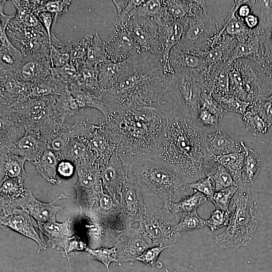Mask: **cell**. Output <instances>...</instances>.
Returning <instances> with one entry per match:
<instances>
[{"label":"cell","mask_w":272,"mask_h":272,"mask_svg":"<svg viewBox=\"0 0 272 272\" xmlns=\"http://www.w3.org/2000/svg\"><path fill=\"white\" fill-rule=\"evenodd\" d=\"M142 184L137 180L126 177L119 201L122 210V221L124 230L141 223L146 210L141 191Z\"/></svg>","instance_id":"cell-12"},{"label":"cell","mask_w":272,"mask_h":272,"mask_svg":"<svg viewBox=\"0 0 272 272\" xmlns=\"http://www.w3.org/2000/svg\"><path fill=\"white\" fill-rule=\"evenodd\" d=\"M75 169V165L71 161L63 160L57 164V174L62 178H69L73 175Z\"/></svg>","instance_id":"cell-56"},{"label":"cell","mask_w":272,"mask_h":272,"mask_svg":"<svg viewBox=\"0 0 272 272\" xmlns=\"http://www.w3.org/2000/svg\"><path fill=\"white\" fill-rule=\"evenodd\" d=\"M105 46L107 59L114 62L126 61L143 52L139 44L122 24L115 23L114 29L105 42Z\"/></svg>","instance_id":"cell-14"},{"label":"cell","mask_w":272,"mask_h":272,"mask_svg":"<svg viewBox=\"0 0 272 272\" xmlns=\"http://www.w3.org/2000/svg\"><path fill=\"white\" fill-rule=\"evenodd\" d=\"M142 184H145L163 201L164 206L179 201L194 191L175 168L156 153L135 156L123 163Z\"/></svg>","instance_id":"cell-4"},{"label":"cell","mask_w":272,"mask_h":272,"mask_svg":"<svg viewBox=\"0 0 272 272\" xmlns=\"http://www.w3.org/2000/svg\"><path fill=\"white\" fill-rule=\"evenodd\" d=\"M188 186L193 190L198 191L206 196L208 200L215 193L213 183L211 179L208 176L188 184Z\"/></svg>","instance_id":"cell-50"},{"label":"cell","mask_w":272,"mask_h":272,"mask_svg":"<svg viewBox=\"0 0 272 272\" xmlns=\"http://www.w3.org/2000/svg\"><path fill=\"white\" fill-rule=\"evenodd\" d=\"M122 77L102 98L109 113L131 106L158 107L171 86L175 74L161 54L143 52L124 61Z\"/></svg>","instance_id":"cell-2"},{"label":"cell","mask_w":272,"mask_h":272,"mask_svg":"<svg viewBox=\"0 0 272 272\" xmlns=\"http://www.w3.org/2000/svg\"><path fill=\"white\" fill-rule=\"evenodd\" d=\"M229 93L243 101L252 103L271 95L272 80L254 60L238 58L230 63Z\"/></svg>","instance_id":"cell-6"},{"label":"cell","mask_w":272,"mask_h":272,"mask_svg":"<svg viewBox=\"0 0 272 272\" xmlns=\"http://www.w3.org/2000/svg\"><path fill=\"white\" fill-rule=\"evenodd\" d=\"M123 162L115 153L108 162L99 169L100 179L107 193L119 200L127 177Z\"/></svg>","instance_id":"cell-17"},{"label":"cell","mask_w":272,"mask_h":272,"mask_svg":"<svg viewBox=\"0 0 272 272\" xmlns=\"http://www.w3.org/2000/svg\"><path fill=\"white\" fill-rule=\"evenodd\" d=\"M86 252L90 254L91 259L97 260L103 263L109 272V265L111 262H116L118 264L117 259V250L116 246L111 247H100L92 249L88 246Z\"/></svg>","instance_id":"cell-41"},{"label":"cell","mask_w":272,"mask_h":272,"mask_svg":"<svg viewBox=\"0 0 272 272\" xmlns=\"http://www.w3.org/2000/svg\"><path fill=\"white\" fill-rule=\"evenodd\" d=\"M98 82L102 92L113 88L122 77L124 61L114 62L107 60L97 66Z\"/></svg>","instance_id":"cell-26"},{"label":"cell","mask_w":272,"mask_h":272,"mask_svg":"<svg viewBox=\"0 0 272 272\" xmlns=\"http://www.w3.org/2000/svg\"><path fill=\"white\" fill-rule=\"evenodd\" d=\"M31 84L22 80L18 74L1 70V94L3 104L12 103L13 105L26 100L30 97Z\"/></svg>","instance_id":"cell-18"},{"label":"cell","mask_w":272,"mask_h":272,"mask_svg":"<svg viewBox=\"0 0 272 272\" xmlns=\"http://www.w3.org/2000/svg\"><path fill=\"white\" fill-rule=\"evenodd\" d=\"M169 61L175 73L189 72L206 76L209 66L203 56L185 51L178 45L171 49Z\"/></svg>","instance_id":"cell-19"},{"label":"cell","mask_w":272,"mask_h":272,"mask_svg":"<svg viewBox=\"0 0 272 272\" xmlns=\"http://www.w3.org/2000/svg\"><path fill=\"white\" fill-rule=\"evenodd\" d=\"M64 198L74 200L73 197L65 196L61 193L51 202H43L34 196L31 190L27 189L24 197L11 201L16 206L25 210L31 217H33L36 221L38 226L44 223L56 221L57 213L61 211L65 205L57 206L55 205V203L57 200Z\"/></svg>","instance_id":"cell-15"},{"label":"cell","mask_w":272,"mask_h":272,"mask_svg":"<svg viewBox=\"0 0 272 272\" xmlns=\"http://www.w3.org/2000/svg\"><path fill=\"white\" fill-rule=\"evenodd\" d=\"M206 176L211 179L215 192L225 189L233 185L238 186L227 169L216 162L207 172Z\"/></svg>","instance_id":"cell-36"},{"label":"cell","mask_w":272,"mask_h":272,"mask_svg":"<svg viewBox=\"0 0 272 272\" xmlns=\"http://www.w3.org/2000/svg\"><path fill=\"white\" fill-rule=\"evenodd\" d=\"M212 95L226 112H232L243 115L251 103L243 101L230 93L225 95Z\"/></svg>","instance_id":"cell-39"},{"label":"cell","mask_w":272,"mask_h":272,"mask_svg":"<svg viewBox=\"0 0 272 272\" xmlns=\"http://www.w3.org/2000/svg\"><path fill=\"white\" fill-rule=\"evenodd\" d=\"M50 56L52 67L63 66L70 61V48L68 43L64 45L53 32L51 35Z\"/></svg>","instance_id":"cell-37"},{"label":"cell","mask_w":272,"mask_h":272,"mask_svg":"<svg viewBox=\"0 0 272 272\" xmlns=\"http://www.w3.org/2000/svg\"><path fill=\"white\" fill-rule=\"evenodd\" d=\"M159 106H132L105 117L103 127L123 163L135 156L157 153L165 128Z\"/></svg>","instance_id":"cell-3"},{"label":"cell","mask_w":272,"mask_h":272,"mask_svg":"<svg viewBox=\"0 0 272 272\" xmlns=\"http://www.w3.org/2000/svg\"><path fill=\"white\" fill-rule=\"evenodd\" d=\"M206 226V220L200 218L196 210L184 212L176 226L177 231L181 232L199 229Z\"/></svg>","instance_id":"cell-42"},{"label":"cell","mask_w":272,"mask_h":272,"mask_svg":"<svg viewBox=\"0 0 272 272\" xmlns=\"http://www.w3.org/2000/svg\"><path fill=\"white\" fill-rule=\"evenodd\" d=\"M92 35L86 34L81 40L67 42L70 48V62L77 71L85 65L88 48Z\"/></svg>","instance_id":"cell-34"},{"label":"cell","mask_w":272,"mask_h":272,"mask_svg":"<svg viewBox=\"0 0 272 272\" xmlns=\"http://www.w3.org/2000/svg\"><path fill=\"white\" fill-rule=\"evenodd\" d=\"M6 1H1L0 3V31L6 32L7 28L11 21L15 17V15H8L4 13V8Z\"/></svg>","instance_id":"cell-58"},{"label":"cell","mask_w":272,"mask_h":272,"mask_svg":"<svg viewBox=\"0 0 272 272\" xmlns=\"http://www.w3.org/2000/svg\"><path fill=\"white\" fill-rule=\"evenodd\" d=\"M72 222L71 215H70L62 223L55 221L37 226L41 239L45 241L43 236H46L47 238V246L51 247L52 249H56L63 252V256L66 257L70 264V260L67 249L69 239L73 235Z\"/></svg>","instance_id":"cell-16"},{"label":"cell","mask_w":272,"mask_h":272,"mask_svg":"<svg viewBox=\"0 0 272 272\" xmlns=\"http://www.w3.org/2000/svg\"><path fill=\"white\" fill-rule=\"evenodd\" d=\"M122 24L139 44L143 52L162 54L159 27L154 18L137 16Z\"/></svg>","instance_id":"cell-11"},{"label":"cell","mask_w":272,"mask_h":272,"mask_svg":"<svg viewBox=\"0 0 272 272\" xmlns=\"http://www.w3.org/2000/svg\"><path fill=\"white\" fill-rule=\"evenodd\" d=\"M71 154L72 157L75 160H88L92 163L89 156L88 145L87 144L83 143L74 144L71 149Z\"/></svg>","instance_id":"cell-55"},{"label":"cell","mask_w":272,"mask_h":272,"mask_svg":"<svg viewBox=\"0 0 272 272\" xmlns=\"http://www.w3.org/2000/svg\"><path fill=\"white\" fill-rule=\"evenodd\" d=\"M38 146L36 138L31 133H27L20 139L18 143L19 150L24 153L34 151Z\"/></svg>","instance_id":"cell-54"},{"label":"cell","mask_w":272,"mask_h":272,"mask_svg":"<svg viewBox=\"0 0 272 272\" xmlns=\"http://www.w3.org/2000/svg\"><path fill=\"white\" fill-rule=\"evenodd\" d=\"M165 119L164 132L157 151L188 184L206 177L215 163L205 128L185 115L173 101L160 102Z\"/></svg>","instance_id":"cell-1"},{"label":"cell","mask_w":272,"mask_h":272,"mask_svg":"<svg viewBox=\"0 0 272 272\" xmlns=\"http://www.w3.org/2000/svg\"><path fill=\"white\" fill-rule=\"evenodd\" d=\"M208 200V197L204 194L194 190L192 193L183 196L179 201L170 202L164 206L167 207L172 213L177 214L181 212H189L196 210L200 205Z\"/></svg>","instance_id":"cell-32"},{"label":"cell","mask_w":272,"mask_h":272,"mask_svg":"<svg viewBox=\"0 0 272 272\" xmlns=\"http://www.w3.org/2000/svg\"><path fill=\"white\" fill-rule=\"evenodd\" d=\"M24 179L21 178H6L1 181V197L7 200H13L24 197L26 188Z\"/></svg>","instance_id":"cell-38"},{"label":"cell","mask_w":272,"mask_h":272,"mask_svg":"<svg viewBox=\"0 0 272 272\" xmlns=\"http://www.w3.org/2000/svg\"><path fill=\"white\" fill-rule=\"evenodd\" d=\"M166 247L158 245L151 247L146 249L135 260L139 261L149 267H154L161 254Z\"/></svg>","instance_id":"cell-49"},{"label":"cell","mask_w":272,"mask_h":272,"mask_svg":"<svg viewBox=\"0 0 272 272\" xmlns=\"http://www.w3.org/2000/svg\"><path fill=\"white\" fill-rule=\"evenodd\" d=\"M157 25L162 46L163 58L168 60L171 49L180 41L183 32V24L181 20H172Z\"/></svg>","instance_id":"cell-23"},{"label":"cell","mask_w":272,"mask_h":272,"mask_svg":"<svg viewBox=\"0 0 272 272\" xmlns=\"http://www.w3.org/2000/svg\"><path fill=\"white\" fill-rule=\"evenodd\" d=\"M199 108H202L221 118L227 112L213 97L212 94L203 92Z\"/></svg>","instance_id":"cell-48"},{"label":"cell","mask_w":272,"mask_h":272,"mask_svg":"<svg viewBox=\"0 0 272 272\" xmlns=\"http://www.w3.org/2000/svg\"><path fill=\"white\" fill-rule=\"evenodd\" d=\"M230 216V210L225 212L216 209L211 213L210 218L206 220V226L212 232H215L224 226H228Z\"/></svg>","instance_id":"cell-45"},{"label":"cell","mask_w":272,"mask_h":272,"mask_svg":"<svg viewBox=\"0 0 272 272\" xmlns=\"http://www.w3.org/2000/svg\"><path fill=\"white\" fill-rule=\"evenodd\" d=\"M0 70L19 74L24 56L10 42L6 32L0 31Z\"/></svg>","instance_id":"cell-25"},{"label":"cell","mask_w":272,"mask_h":272,"mask_svg":"<svg viewBox=\"0 0 272 272\" xmlns=\"http://www.w3.org/2000/svg\"><path fill=\"white\" fill-rule=\"evenodd\" d=\"M245 26L250 30L254 29L259 26V20L254 13H251L242 20Z\"/></svg>","instance_id":"cell-59"},{"label":"cell","mask_w":272,"mask_h":272,"mask_svg":"<svg viewBox=\"0 0 272 272\" xmlns=\"http://www.w3.org/2000/svg\"><path fill=\"white\" fill-rule=\"evenodd\" d=\"M205 76L189 72L175 73L169 90L174 93V101L183 113L196 121L201 94L208 92Z\"/></svg>","instance_id":"cell-8"},{"label":"cell","mask_w":272,"mask_h":272,"mask_svg":"<svg viewBox=\"0 0 272 272\" xmlns=\"http://www.w3.org/2000/svg\"><path fill=\"white\" fill-rule=\"evenodd\" d=\"M245 158V152L214 157L216 162L223 166L230 172L236 184L241 185V171Z\"/></svg>","instance_id":"cell-31"},{"label":"cell","mask_w":272,"mask_h":272,"mask_svg":"<svg viewBox=\"0 0 272 272\" xmlns=\"http://www.w3.org/2000/svg\"><path fill=\"white\" fill-rule=\"evenodd\" d=\"M225 34L235 37L238 42H242L248 35L250 29L231 10L224 21L221 29Z\"/></svg>","instance_id":"cell-35"},{"label":"cell","mask_w":272,"mask_h":272,"mask_svg":"<svg viewBox=\"0 0 272 272\" xmlns=\"http://www.w3.org/2000/svg\"><path fill=\"white\" fill-rule=\"evenodd\" d=\"M180 218L167 207L157 208L148 204L142 221L139 224L152 240L154 246L168 248L179 240L181 234L176 229Z\"/></svg>","instance_id":"cell-7"},{"label":"cell","mask_w":272,"mask_h":272,"mask_svg":"<svg viewBox=\"0 0 272 272\" xmlns=\"http://www.w3.org/2000/svg\"><path fill=\"white\" fill-rule=\"evenodd\" d=\"M255 61L261 66L265 74L272 80V53L263 45H261Z\"/></svg>","instance_id":"cell-52"},{"label":"cell","mask_w":272,"mask_h":272,"mask_svg":"<svg viewBox=\"0 0 272 272\" xmlns=\"http://www.w3.org/2000/svg\"><path fill=\"white\" fill-rule=\"evenodd\" d=\"M267 98H268V100H269V101L272 104V93H271V95Z\"/></svg>","instance_id":"cell-63"},{"label":"cell","mask_w":272,"mask_h":272,"mask_svg":"<svg viewBox=\"0 0 272 272\" xmlns=\"http://www.w3.org/2000/svg\"><path fill=\"white\" fill-rule=\"evenodd\" d=\"M71 3V1H45L43 11L49 12L54 15L52 30L57 19L64 13L68 12V8Z\"/></svg>","instance_id":"cell-46"},{"label":"cell","mask_w":272,"mask_h":272,"mask_svg":"<svg viewBox=\"0 0 272 272\" xmlns=\"http://www.w3.org/2000/svg\"><path fill=\"white\" fill-rule=\"evenodd\" d=\"M116 8L118 15L121 14L126 8L129 1H113Z\"/></svg>","instance_id":"cell-61"},{"label":"cell","mask_w":272,"mask_h":272,"mask_svg":"<svg viewBox=\"0 0 272 272\" xmlns=\"http://www.w3.org/2000/svg\"><path fill=\"white\" fill-rule=\"evenodd\" d=\"M0 223L34 241L38 245L37 253L45 249L47 244L36 231L31 216L25 210L18 208L10 200L1 197Z\"/></svg>","instance_id":"cell-10"},{"label":"cell","mask_w":272,"mask_h":272,"mask_svg":"<svg viewBox=\"0 0 272 272\" xmlns=\"http://www.w3.org/2000/svg\"><path fill=\"white\" fill-rule=\"evenodd\" d=\"M118 264L134 261L148 248L154 246L148 235L139 225L121 231L114 241Z\"/></svg>","instance_id":"cell-13"},{"label":"cell","mask_w":272,"mask_h":272,"mask_svg":"<svg viewBox=\"0 0 272 272\" xmlns=\"http://www.w3.org/2000/svg\"><path fill=\"white\" fill-rule=\"evenodd\" d=\"M77 71L70 62L60 67L51 68V75L67 86L73 81Z\"/></svg>","instance_id":"cell-47"},{"label":"cell","mask_w":272,"mask_h":272,"mask_svg":"<svg viewBox=\"0 0 272 272\" xmlns=\"http://www.w3.org/2000/svg\"><path fill=\"white\" fill-rule=\"evenodd\" d=\"M67 88L65 84L51 74L43 80L31 84L30 97L35 99L59 95Z\"/></svg>","instance_id":"cell-29"},{"label":"cell","mask_w":272,"mask_h":272,"mask_svg":"<svg viewBox=\"0 0 272 272\" xmlns=\"http://www.w3.org/2000/svg\"><path fill=\"white\" fill-rule=\"evenodd\" d=\"M45 29L48 37L49 47L51 45V28H52L54 15L51 13L42 11L35 14Z\"/></svg>","instance_id":"cell-53"},{"label":"cell","mask_w":272,"mask_h":272,"mask_svg":"<svg viewBox=\"0 0 272 272\" xmlns=\"http://www.w3.org/2000/svg\"><path fill=\"white\" fill-rule=\"evenodd\" d=\"M168 16L175 20L193 18L207 12L205 1H162Z\"/></svg>","instance_id":"cell-22"},{"label":"cell","mask_w":272,"mask_h":272,"mask_svg":"<svg viewBox=\"0 0 272 272\" xmlns=\"http://www.w3.org/2000/svg\"><path fill=\"white\" fill-rule=\"evenodd\" d=\"M207 142L209 151L214 157L243 152L240 142L235 141L221 128L208 133Z\"/></svg>","instance_id":"cell-24"},{"label":"cell","mask_w":272,"mask_h":272,"mask_svg":"<svg viewBox=\"0 0 272 272\" xmlns=\"http://www.w3.org/2000/svg\"><path fill=\"white\" fill-rule=\"evenodd\" d=\"M50 53H38L24 57L19 75L22 80L31 84L51 75Z\"/></svg>","instance_id":"cell-20"},{"label":"cell","mask_w":272,"mask_h":272,"mask_svg":"<svg viewBox=\"0 0 272 272\" xmlns=\"http://www.w3.org/2000/svg\"><path fill=\"white\" fill-rule=\"evenodd\" d=\"M172 272H199L194 269L193 267L179 266L174 269Z\"/></svg>","instance_id":"cell-62"},{"label":"cell","mask_w":272,"mask_h":272,"mask_svg":"<svg viewBox=\"0 0 272 272\" xmlns=\"http://www.w3.org/2000/svg\"><path fill=\"white\" fill-rule=\"evenodd\" d=\"M240 143L245 152L241 171V185L250 186L254 182L260 172L262 160L255 151L246 146L243 141H241Z\"/></svg>","instance_id":"cell-28"},{"label":"cell","mask_w":272,"mask_h":272,"mask_svg":"<svg viewBox=\"0 0 272 272\" xmlns=\"http://www.w3.org/2000/svg\"><path fill=\"white\" fill-rule=\"evenodd\" d=\"M231 62L221 61L210 65L206 75L208 93L214 95L229 94V70Z\"/></svg>","instance_id":"cell-21"},{"label":"cell","mask_w":272,"mask_h":272,"mask_svg":"<svg viewBox=\"0 0 272 272\" xmlns=\"http://www.w3.org/2000/svg\"><path fill=\"white\" fill-rule=\"evenodd\" d=\"M24 159L20 158H11L5 165V176L6 178L25 179V171L24 167ZM2 181V180H1Z\"/></svg>","instance_id":"cell-44"},{"label":"cell","mask_w":272,"mask_h":272,"mask_svg":"<svg viewBox=\"0 0 272 272\" xmlns=\"http://www.w3.org/2000/svg\"><path fill=\"white\" fill-rule=\"evenodd\" d=\"M58 163L54 154L51 151L46 150L33 164L39 174L48 183L57 184L60 183L56 178Z\"/></svg>","instance_id":"cell-30"},{"label":"cell","mask_w":272,"mask_h":272,"mask_svg":"<svg viewBox=\"0 0 272 272\" xmlns=\"http://www.w3.org/2000/svg\"><path fill=\"white\" fill-rule=\"evenodd\" d=\"M242 119L246 130L255 135L265 133L270 127L267 122L249 107L243 115Z\"/></svg>","instance_id":"cell-40"},{"label":"cell","mask_w":272,"mask_h":272,"mask_svg":"<svg viewBox=\"0 0 272 272\" xmlns=\"http://www.w3.org/2000/svg\"><path fill=\"white\" fill-rule=\"evenodd\" d=\"M65 141L62 137H58L55 138L51 143V147L55 152L61 151L64 147Z\"/></svg>","instance_id":"cell-60"},{"label":"cell","mask_w":272,"mask_h":272,"mask_svg":"<svg viewBox=\"0 0 272 272\" xmlns=\"http://www.w3.org/2000/svg\"><path fill=\"white\" fill-rule=\"evenodd\" d=\"M68 89H80L101 94L98 82L97 67L84 65L77 71L73 81L67 85Z\"/></svg>","instance_id":"cell-27"},{"label":"cell","mask_w":272,"mask_h":272,"mask_svg":"<svg viewBox=\"0 0 272 272\" xmlns=\"http://www.w3.org/2000/svg\"><path fill=\"white\" fill-rule=\"evenodd\" d=\"M220 118L211 112L202 108H199L197 117V123L203 128L206 127L219 128Z\"/></svg>","instance_id":"cell-51"},{"label":"cell","mask_w":272,"mask_h":272,"mask_svg":"<svg viewBox=\"0 0 272 272\" xmlns=\"http://www.w3.org/2000/svg\"><path fill=\"white\" fill-rule=\"evenodd\" d=\"M181 21L184 29L178 45L185 51L202 56L220 30L219 25L207 13Z\"/></svg>","instance_id":"cell-9"},{"label":"cell","mask_w":272,"mask_h":272,"mask_svg":"<svg viewBox=\"0 0 272 272\" xmlns=\"http://www.w3.org/2000/svg\"><path fill=\"white\" fill-rule=\"evenodd\" d=\"M88 246L82 241L79 240L75 236H72L69 241L67 252L69 253L70 252L74 251L78 252L79 251H86Z\"/></svg>","instance_id":"cell-57"},{"label":"cell","mask_w":272,"mask_h":272,"mask_svg":"<svg viewBox=\"0 0 272 272\" xmlns=\"http://www.w3.org/2000/svg\"><path fill=\"white\" fill-rule=\"evenodd\" d=\"M232 200L229 223L215 236L216 244L224 248L248 246L262 218L257 194L249 186H239Z\"/></svg>","instance_id":"cell-5"},{"label":"cell","mask_w":272,"mask_h":272,"mask_svg":"<svg viewBox=\"0 0 272 272\" xmlns=\"http://www.w3.org/2000/svg\"><path fill=\"white\" fill-rule=\"evenodd\" d=\"M238 187L239 186L237 185H233L225 189L215 192L209 200L214 203L216 209L223 211H229L230 202Z\"/></svg>","instance_id":"cell-43"},{"label":"cell","mask_w":272,"mask_h":272,"mask_svg":"<svg viewBox=\"0 0 272 272\" xmlns=\"http://www.w3.org/2000/svg\"><path fill=\"white\" fill-rule=\"evenodd\" d=\"M107 60L105 42L102 41L98 33H95L88 46L85 65L96 67Z\"/></svg>","instance_id":"cell-33"}]
</instances>
